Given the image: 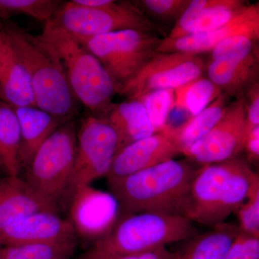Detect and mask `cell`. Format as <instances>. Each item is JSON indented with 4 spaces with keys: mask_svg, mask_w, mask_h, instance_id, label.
Wrapping results in <instances>:
<instances>
[{
    "mask_svg": "<svg viewBox=\"0 0 259 259\" xmlns=\"http://www.w3.org/2000/svg\"><path fill=\"white\" fill-rule=\"evenodd\" d=\"M198 168L191 161L169 160L137 173L107 180L120 214L150 212L185 217Z\"/></svg>",
    "mask_w": 259,
    "mask_h": 259,
    "instance_id": "6da1fadb",
    "label": "cell"
},
{
    "mask_svg": "<svg viewBox=\"0 0 259 259\" xmlns=\"http://www.w3.org/2000/svg\"><path fill=\"white\" fill-rule=\"evenodd\" d=\"M258 182V174L238 157L200 166L192 181L185 218L210 228L226 223Z\"/></svg>",
    "mask_w": 259,
    "mask_h": 259,
    "instance_id": "7a4b0ae2",
    "label": "cell"
},
{
    "mask_svg": "<svg viewBox=\"0 0 259 259\" xmlns=\"http://www.w3.org/2000/svg\"><path fill=\"white\" fill-rule=\"evenodd\" d=\"M3 30L10 47L28 73L35 106L64 122L71 120L76 112L77 100L54 51L16 24L6 25Z\"/></svg>",
    "mask_w": 259,
    "mask_h": 259,
    "instance_id": "3957f363",
    "label": "cell"
},
{
    "mask_svg": "<svg viewBox=\"0 0 259 259\" xmlns=\"http://www.w3.org/2000/svg\"><path fill=\"white\" fill-rule=\"evenodd\" d=\"M199 233L182 216L141 212L121 214L105 236L95 241L83 259H115L166 247Z\"/></svg>",
    "mask_w": 259,
    "mask_h": 259,
    "instance_id": "277c9868",
    "label": "cell"
},
{
    "mask_svg": "<svg viewBox=\"0 0 259 259\" xmlns=\"http://www.w3.org/2000/svg\"><path fill=\"white\" fill-rule=\"evenodd\" d=\"M37 37L60 59L71 92L94 115L105 116L112 105L115 83L100 61L69 32L51 20Z\"/></svg>",
    "mask_w": 259,
    "mask_h": 259,
    "instance_id": "5b68a950",
    "label": "cell"
},
{
    "mask_svg": "<svg viewBox=\"0 0 259 259\" xmlns=\"http://www.w3.org/2000/svg\"><path fill=\"white\" fill-rule=\"evenodd\" d=\"M77 130L74 121L59 126L37 150L27 168L26 182L40 199L57 207L66 196L76 153Z\"/></svg>",
    "mask_w": 259,
    "mask_h": 259,
    "instance_id": "8992f818",
    "label": "cell"
},
{
    "mask_svg": "<svg viewBox=\"0 0 259 259\" xmlns=\"http://www.w3.org/2000/svg\"><path fill=\"white\" fill-rule=\"evenodd\" d=\"M76 38L107 70L117 94L157 53L156 49L162 40L153 32L137 30Z\"/></svg>",
    "mask_w": 259,
    "mask_h": 259,
    "instance_id": "52a82bcc",
    "label": "cell"
},
{
    "mask_svg": "<svg viewBox=\"0 0 259 259\" xmlns=\"http://www.w3.org/2000/svg\"><path fill=\"white\" fill-rule=\"evenodd\" d=\"M50 20L76 37L97 36L124 30L153 32L156 28L137 5L114 0L96 8L76 4L74 0L61 3Z\"/></svg>",
    "mask_w": 259,
    "mask_h": 259,
    "instance_id": "ba28073f",
    "label": "cell"
},
{
    "mask_svg": "<svg viewBox=\"0 0 259 259\" xmlns=\"http://www.w3.org/2000/svg\"><path fill=\"white\" fill-rule=\"evenodd\" d=\"M119 149L117 133L105 116L90 115L83 120L76 135L74 171L67 196L107 177Z\"/></svg>",
    "mask_w": 259,
    "mask_h": 259,
    "instance_id": "9c48e42d",
    "label": "cell"
},
{
    "mask_svg": "<svg viewBox=\"0 0 259 259\" xmlns=\"http://www.w3.org/2000/svg\"><path fill=\"white\" fill-rule=\"evenodd\" d=\"M204 69L205 63L198 54L156 53L117 94L138 100L151 92L175 90L202 76Z\"/></svg>",
    "mask_w": 259,
    "mask_h": 259,
    "instance_id": "30bf717a",
    "label": "cell"
},
{
    "mask_svg": "<svg viewBox=\"0 0 259 259\" xmlns=\"http://www.w3.org/2000/svg\"><path fill=\"white\" fill-rule=\"evenodd\" d=\"M246 138L244 98L228 105L224 115L204 137L182 152L200 166L221 163L238 157Z\"/></svg>",
    "mask_w": 259,
    "mask_h": 259,
    "instance_id": "8fae6325",
    "label": "cell"
},
{
    "mask_svg": "<svg viewBox=\"0 0 259 259\" xmlns=\"http://www.w3.org/2000/svg\"><path fill=\"white\" fill-rule=\"evenodd\" d=\"M69 221L76 236L96 241L115 226L120 215V206L110 192L85 186L70 198Z\"/></svg>",
    "mask_w": 259,
    "mask_h": 259,
    "instance_id": "7c38bea8",
    "label": "cell"
},
{
    "mask_svg": "<svg viewBox=\"0 0 259 259\" xmlns=\"http://www.w3.org/2000/svg\"><path fill=\"white\" fill-rule=\"evenodd\" d=\"M69 220L55 211L42 210L15 220L0 229V247L76 241Z\"/></svg>",
    "mask_w": 259,
    "mask_h": 259,
    "instance_id": "4fadbf2b",
    "label": "cell"
},
{
    "mask_svg": "<svg viewBox=\"0 0 259 259\" xmlns=\"http://www.w3.org/2000/svg\"><path fill=\"white\" fill-rule=\"evenodd\" d=\"M243 34L259 35V4H248L229 22L210 31L177 38L162 39L156 52L198 54L211 52L220 42Z\"/></svg>",
    "mask_w": 259,
    "mask_h": 259,
    "instance_id": "5bb4252c",
    "label": "cell"
},
{
    "mask_svg": "<svg viewBox=\"0 0 259 259\" xmlns=\"http://www.w3.org/2000/svg\"><path fill=\"white\" fill-rule=\"evenodd\" d=\"M181 154L180 149L166 134L158 133L120 148L114 158L107 180L137 173Z\"/></svg>",
    "mask_w": 259,
    "mask_h": 259,
    "instance_id": "9a60e30c",
    "label": "cell"
},
{
    "mask_svg": "<svg viewBox=\"0 0 259 259\" xmlns=\"http://www.w3.org/2000/svg\"><path fill=\"white\" fill-rule=\"evenodd\" d=\"M248 4L244 0H192L167 37L210 31L229 22Z\"/></svg>",
    "mask_w": 259,
    "mask_h": 259,
    "instance_id": "2e32d148",
    "label": "cell"
},
{
    "mask_svg": "<svg viewBox=\"0 0 259 259\" xmlns=\"http://www.w3.org/2000/svg\"><path fill=\"white\" fill-rule=\"evenodd\" d=\"M57 207L40 199L20 177L0 178V229L18 218Z\"/></svg>",
    "mask_w": 259,
    "mask_h": 259,
    "instance_id": "e0dca14e",
    "label": "cell"
},
{
    "mask_svg": "<svg viewBox=\"0 0 259 259\" xmlns=\"http://www.w3.org/2000/svg\"><path fill=\"white\" fill-rule=\"evenodd\" d=\"M20 129L22 170L28 166L37 150L64 121L37 107H13Z\"/></svg>",
    "mask_w": 259,
    "mask_h": 259,
    "instance_id": "ac0fdd59",
    "label": "cell"
},
{
    "mask_svg": "<svg viewBox=\"0 0 259 259\" xmlns=\"http://www.w3.org/2000/svg\"><path fill=\"white\" fill-rule=\"evenodd\" d=\"M0 101L13 107H36L28 73L7 38L0 56Z\"/></svg>",
    "mask_w": 259,
    "mask_h": 259,
    "instance_id": "d6986e66",
    "label": "cell"
},
{
    "mask_svg": "<svg viewBox=\"0 0 259 259\" xmlns=\"http://www.w3.org/2000/svg\"><path fill=\"white\" fill-rule=\"evenodd\" d=\"M239 232L236 225L221 223L186 240L185 244L172 252L171 259H223Z\"/></svg>",
    "mask_w": 259,
    "mask_h": 259,
    "instance_id": "ffe728a7",
    "label": "cell"
},
{
    "mask_svg": "<svg viewBox=\"0 0 259 259\" xmlns=\"http://www.w3.org/2000/svg\"><path fill=\"white\" fill-rule=\"evenodd\" d=\"M105 117L118 136V151L131 143L156 134L139 100H127L112 104Z\"/></svg>",
    "mask_w": 259,
    "mask_h": 259,
    "instance_id": "44dd1931",
    "label": "cell"
},
{
    "mask_svg": "<svg viewBox=\"0 0 259 259\" xmlns=\"http://www.w3.org/2000/svg\"><path fill=\"white\" fill-rule=\"evenodd\" d=\"M227 98V95L221 94L198 115L191 117L180 125H167L161 133L175 143L182 154L184 150L204 137L222 118L228 106Z\"/></svg>",
    "mask_w": 259,
    "mask_h": 259,
    "instance_id": "7402d4cb",
    "label": "cell"
},
{
    "mask_svg": "<svg viewBox=\"0 0 259 259\" xmlns=\"http://www.w3.org/2000/svg\"><path fill=\"white\" fill-rule=\"evenodd\" d=\"M257 74L258 65L211 60L207 66L208 79L228 97H243L242 95L256 82Z\"/></svg>",
    "mask_w": 259,
    "mask_h": 259,
    "instance_id": "603a6c76",
    "label": "cell"
},
{
    "mask_svg": "<svg viewBox=\"0 0 259 259\" xmlns=\"http://www.w3.org/2000/svg\"><path fill=\"white\" fill-rule=\"evenodd\" d=\"M20 129L13 107L0 101V168L6 176L20 177Z\"/></svg>",
    "mask_w": 259,
    "mask_h": 259,
    "instance_id": "cb8c5ba5",
    "label": "cell"
},
{
    "mask_svg": "<svg viewBox=\"0 0 259 259\" xmlns=\"http://www.w3.org/2000/svg\"><path fill=\"white\" fill-rule=\"evenodd\" d=\"M174 92L175 107L188 112L191 117L203 111L222 94L217 85L202 76L182 85Z\"/></svg>",
    "mask_w": 259,
    "mask_h": 259,
    "instance_id": "d4e9b609",
    "label": "cell"
},
{
    "mask_svg": "<svg viewBox=\"0 0 259 259\" xmlns=\"http://www.w3.org/2000/svg\"><path fill=\"white\" fill-rule=\"evenodd\" d=\"M259 35L243 34L235 35L220 42L212 49L214 61H233L256 66L258 62Z\"/></svg>",
    "mask_w": 259,
    "mask_h": 259,
    "instance_id": "484cf974",
    "label": "cell"
},
{
    "mask_svg": "<svg viewBox=\"0 0 259 259\" xmlns=\"http://www.w3.org/2000/svg\"><path fill=\"white\" fill-rule=\"evenodd\" d=\"M76 241L0 247V259H69Z\"/></svg>",
    "mask_w": 259,
    "mask_h": 259,
    "instance_id": "4316f807",
    "label": "cell"
},
{
    "mask_svg": "<svg viewBox=\"0 0 259 259\" xmlns=\"http://www.w3.org/2000/svg\"><path fill=\"white\" fill-rule=\"evenodd\" d=\"M61 3L59 0H0V18L23 15L47 23Z\"/></svg>",
    "mask_w": 259,
    "mask_h": 259,
    "instance_id": "83f0119b",
    "label": "cell"
},
{
    "mask_svg": "<svg viewBox=\"0 0 259 259\" xmlns=\"http://www.w3.org/2000/svg\"><path fill=\"white\" fill-rule=\"evenodd\" d=\"M155 133H161L166 126L168 116L175 108V92L172 90L151 92L140 97Z\"/></svg>",
    "mask_w": 259,
    "mask_h": 259,
    "instance_id": "f1b7e54d",
    "label": "cell"
},
{
    "mask_svg": "<svg viewBox=\"0 0 259 259\" xmlns=\"http://www.w3.org/2000/svg\"><path fill=\"white\" fill-rule=\"evenodd\" d=\"M236 213L240 231L259 237V182L253 186L248 197Z\"/></svg>",
    "mask_w": 259,
    "mask_h": 259,
    "instance_id": "f546056e",
    "label": "cell"
},
{
    "mask_svg": "<svg viewBox=\"0 0 259 259\" xmlns=\"http://www.w3.org/2000/svg\"><path fill=\"white\" fill-rule=\"evenodd\" d=\"M191 0H142L141 5L154 18L163 20H176L180 18L190 4Z\"/></svg>",
    "mask_w": 259,
    "mask_h": 259,
    "instance_id": "4dcf8cb0",
    "label": "cell"
},
{
    "mask_svg": "<svg viewBox=\"0 0 259 259\" xmlns=\"http://www.w3.org/2000/svg\"><path fill=\"white\" fill-rule=\"evenodd\" d=\"M223 259H259V237L240 231Z\"/></svg>",
    "mask_w": 259,
    "mask_h": 259,
    "instance_id": "1f68e13d",
    "label": "cell"
},
{
    "mask_svg": "<svg viewBox=\"0 0 259 259\" xmlns=\"http://www.w3.org/2000/svg\"><path fill=\"white\" fill-rule=\"evenodd\" d=\"M244 98L246 134L250 130L259 126V85L255 82L245 93Z\"/></svg>",
    "mask_w": 259,
    "mask_h": 259,
    "instance_id": "d6a6232c",
    "label": "cell"
},
{
    "mask_svg": "<svg viewBox=\"0 0 259 259\" xmlns=\"http://www.w3.org/2000/svg\"><path fill=\"white\" fill-rule=\"evenodd\" d=\"M250 163H256L259 159V126L250 130L246 134L244 149Z\"/></svg>",
    "mask_w": 259,
    "mask_h": 259,
    "instance_id": "836d02e7",
    "label": "cell"
},
{
    "mask_svg": "<svg viewBox=\"0 0 259 259\" xmlns=\"http://www.w3.org/2000/svg\"><path fill=\"white\" fill-rule=\"evenodd\" d=\"M172 252L167 249L166 247L157 248L144 253L125 255L115 259H171Z\"/></svg>",
    "mask_w": 259,
    "mask_h": 259,
    "instance_id": "e575fe53",
    "label": "cell"
},
{
    "mask_svg": "<svg viewBox=\"0 0 259 259\" xmlns=\"http://www.w3.org/2000/svg\"><path fill=\"white\" fill-rule=\"evenodd\" d=\"M5 44H6V37H5L4 30H3V32L0 33V56L4 49Z\"/></svg>",
    "mask_w": 259,
    "mask_h": 259,
    "instance_id": "d590c367",
    "label": "cell"
},
{
    "mask_svg": "<svg viewBox=\"0 0 259 259\" xmlns=\"http://www.w3.org/2000/svg\"><path fill=\"white\" fill-rule=\"evenodd\" d=\"M3 32V27H2L1 25H0V33H2V32Z\"/></svg>",
    "mask_w": 259,
    "mask_h": 259,
    "instance_id": "8d00e7d4",
    "label": "cell"
}]
</instances>
